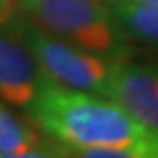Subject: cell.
Listing matches in <instances>:
<instances>
[{"label": "cell", "instance_id": "ba28073f", "mask_svg": "<svg viewBox=\"0 0 158 158\" xmlns=\"http://www.w3.org/2000/svg\"><path fill=\"white\" fill-rule=\"evenodd\" d=\"M55 148L61 158H158V139L126 148H68L60 145Z\"/></svg>", "mask_w": 158, "mask_h": 158}, {"label": "cell", "instance_id": "7a4b0ae2", "mask_svg": "<svg viewBox=\"0 0 158 158\" xmlns=\"http://www.w3.org/2000/svg\"><path fill=\"white\" fill-rule=\"evenodd\" d=\"M18 16L35 29L108 60H126L127 37L108 0H21Z\"/></svg>", "mask_w": 158, "mask_h": 158}, {"label": "cell", "instance_id": "8992f818", "mask_svg": "<svg viewBox=\"0 0 158 158\" xmlns=\"http://www.w3.org/2000/svg\"><path fill=\"white\" fill-rule=\"evenodd\" d=\"M47 142L29 116H23L0 100V155L23 153Z\"/></svg>", "mask_w": 158, "mask_h": 158}, {"label": "cell", "instance_id": "6da1fadb", "mask_svg": "<svg viewBox=\"0 0 158 158\" xmlns=\"http://www.w3.org/2000/svg\"><path fill=\"white\" fill-rule=\"evenodd\" d=\"M27 116L55 145L68 148H126L155 140L113 100L45 82Z\"/></svg>", "mask_w": 158, "mask_h": 158}, {"label": "cell", "instance_id": "5b68a950", "mask_svg": "<svg viewBox=\"0 0 158 158\" xmlns=\"http://www.w3.org/2000/svg\"><path fill=\"white\" fill-rule=\"evenodd\" d=\"M45 82L29 48L8 27H0V100L27 108Z\"/></svg>", "mask_w": 158, "mask_h": 158}, {"label": "cell", "instance_id": "3957f363", "mask_svg": "<svg viewBox=\"0 0 158 158\" xmlns=\"http://www.w3.org/2000/svg\"><path fill=\"white\" fill-rule=\"evenodd\" d=\"M8 29L29 48L48 82L73 90L106 97L114 60L85 52L35 29L21 16H15Z\"/></svg>", "mask_w": 158, "mask_h": 158}, {"label": "cell", "instance_id": "9c48e42d", "mask_svg": "<svg viewBox=\"0 0 158 158\" xmlns=\"http://www.w3.org/2000/svg\"><path fill=\"white\" fill-rule=\"evenodd\" d=\"M0 158H61L56 152L55 145L50 140H47L44 145L37 148L27 150L23 153H13V155H0Z\"/></svg>", "mask_w": 158, "mask_h": 158}, {"label": "cell", "instance_id": "52a82bcc", "mask_svg": "<svg viewBox=\"0 0 158 158\" xmlns=\"http://www.w3.org/2000/svg\"><path fill=\"white\" fill-rule=\"evenodd\" d=\"M110 6L126 37L158 44V5L111 3Z\"/></svg>", "mask_w": 158, "mask_h": 158}, {"label": "cell", "instance_id": "8fae6325", "mask_svg": "<svg viewBox=\"0 0 158 158\" xmlns=\"http://www.w3.org/2000/svg\"><path fill=\"white\" fill-rule=\"evenodd\" d=\"M108 3H143V5H158V0H108Z\"/></svg>", "mask_w": 158, "mask_h": 158}, {"label": "cell", "instance_id": "30bf717a", "mask_svg": "<svg viewBox=\"0 0 158 158\" xmlns=\"http://www.w3.org/2000/svg\"><path fill=\"white\" fill-rule=\"evenodd\" d=\"M21 0H0V27L8 26L18 15Z\"/></svg>", "mask_w": 158, "mask_h": 158}, {"label": "cell", "instance_id": "277c9868", "mask_svg": "<svg viewBox=\"0 0 158 158\" xmlns=\"http://www.w3.org/2000/svg\"><path fill=\"white\" fill-rule=\"evenodd\" d=\"M106 98L116 102L158 139V66L118 60L113 66Z\"/></svg>", "mask_w": 158, "mask_h": 158}]
</instances>
